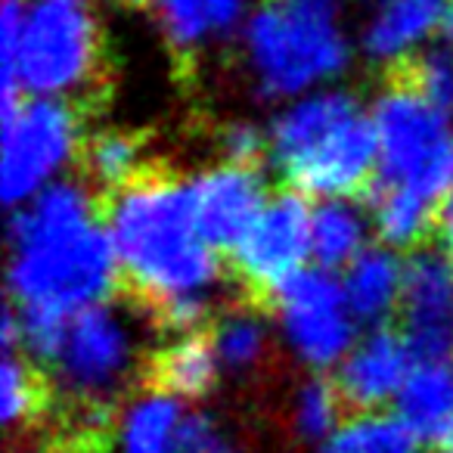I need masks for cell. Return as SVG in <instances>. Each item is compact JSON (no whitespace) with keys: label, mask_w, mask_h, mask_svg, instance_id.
Returning <instances> with one entry per match:
<instances>
[{"label":"cell","mask_w":453,"mask_h":453,"mask_svg":"<svg viewBox=\"0 0 453 453\" xmlns=\"http://www.w3.org/2000/svg\"><path fill=\"white\" fill-rule=\"evenodd\" d=\"M121 280L152 304L158 320L177 333H196L208 292L220 273L218 249L196 220L193 187L177 177L143 171L115 189L106 211Z\"/></svg>","instance_id":"1"},{"label":"cell","mask_w":453,"mask_h":453,"mask_svg":"<svg viewBox=\"0 0 453 453\" xmlns=\"http://www.w3.org/2000/svg\"><path fill=\"white\" fill-rule=\"evenodd\" d=\"M121 277L115 242L84 183L59 180L10 224V296L26 314L72 320L100 308Z\"/></svg>","instance_id":"2"},{"label":"cell","mask_w":453,"mask_h":453,"mask_svg":"<svg viewBox=\"0 0 453 453\" xmlns=\"http://www.w3.org/2000/svg\"><path fill=\"white\" fill-rule=\"evenodd\" d=\"M267 150L280 174L320 199H348L379 177L372 115L348 90H314L273 119Z\"/></svg>","instance_id":"3"},{"label":"cell","mask_w":453,"mask_h":453,"mask_svg":"<svg viewBox=\"0 0 453 453\" xmlns=\"http://www.w3.org/2000/svg\"><path fill=\"white\" fill-rule=\"evenodd\" d=\"M4 109L16 96L69 100L96 84L103 32L94 0H7L4 28Z\"/></svg>","instance_id":"4"},{"label":"cell","mask_w":453,"mask_h":453,"mask_svg":"<svg viewBox=\"0 0 453 453\" xmlns=\"http://www.w3.org/2000/svg\"><path fill=\"white\" fill-rule=\"evenodd\" d=\"M242 47L255 84L273 100L314 94L351 63L329 0H265L242 26Z\"/></svg>","instance_id":"5"},{"label":"cell","mask_w":453,"mask_h":453,"mask_svg":"<svg viewBox=\"0 0 453 453\" xmlns=\"http://www.w3.org/2000/svg\"><path fill=\"white\" fill-rule=\"evenodd\" d=\"M370 115L379 140V187L444 199L453 189L450 115L416 94L401 75L379 94Z\"/></svg>","instance_id":"6"},{"label":"cell","mask_w":453,"mask_h":453,"mask_svg":"<svg viewBox=\"0 0 453 453\" xmlns=\"http://www.w3.org/2000/svg\"><path fill=\"white\" fill-rule=\"evenodd\" d=\"M81 143V121L65 100H22L4 109V165L0 193L10 208L59 183Z\"/></svg>","instance_id":"7"},{"label":"cell","mask_w":453,"mask_h":453,"mask_svg":"<svg viewBox=\"0 0 453 453\" xmlns=\"http://www.w3.org/2000/svg\"><path fill=\"white\" fill-rule=\"evenodd\" d=\"M137 364V335L109 304L81 311L65 326L63 345L50 360L59 388L78 410L106 407Z\"/></svg>","instance_id":"8"},{"label":"cell","mask_w":453,"mask_h":453,"mask_svg":"<svg viewBox=\"0 0 453 453\" xmlns=\"http://www.w3.org/2000/svg\"><path fill=\"white\" fill-rule=\"evenodd\" d=\"M286 345L311 370L339 366L357 345V317L345 302V289L326 271H302L271 298Z\"/></svg>","instance_id":"9"},{"label":"cell","mask_w":453,"mask_h":453,"mask_svg":"<svg viewBox=\"0 0 453 453\" xmlns=\"http://www.w3.org/2000/svg\"><path fill=\"white\" fill-rule=\"evenodd\" d=\"M311 214L302 193H280L236 242L234 271L252 296L273 298L311 258Z\"/></svg>","instance_id":"10"},{"label":"cell","mask_w":453,"mask_h":453,"mask_svg":"<svg viewBox=\"0 0 453 453\" xmlns=\"http://www.w3.org/2000/svg\"><path fill=\"white\" fill-rule=\"evenodd\" d=\"M403 335L419 360H453V258L422 249L403 271Z\"/></svg>","instance_id":"11"},{"label":"cell","mask_w":453,"mask_h":453,"mask_svg":"<svg viewBox=\"0 0 453 453\" xmlns=\"http://www.w3.org/2000/svg\"><path fill=\"white\" fill-rule=\"evenodd\" d=\"M189 187H193L196 220L205 242L211 249H230V252L271 202L265 177L255 165H218L196 177Z\"/></svg>","instance_id":"12"},{"label":"cell","mask_w":453,"mask_h":453,"mask_svg":"<svg viewBox=\"0 0 453 453\" xmlns=\"http://www.w3.org/2000/svg\"><path fill=\"white\" fill-rule=\"evenodd\" d=\"M413 366V348L407 335L379 326L366 333L339 364L335 388L345 403L364 413H376L379 407L397 401Z\"/></svg>","instance_id":"13"},{"label":"cell","mask_w":453,"mask_h":453,"mask_svg":"<svg viewBox=\"0 0 453 453\" xmlns=\"http://www.w3.org/2000/svg\"><path fill=\"white\" fill-rule=\"evenodd\" d=\"M447 0H382L364 28V50L372 63L407 65L419 47L444 28Z\"/></svg>","instance_id":"14"},{"label":"cell","mask_w":453,"mask_h":453,"mask_svg":"<svg viewBox=\"0 0 453 453\" xmlns=\"http://www.w3.org/2000/svg\"><path fill=\"white\" fill-rule=\"evenodd\" d=\"M168 44L193 53L249 22V0H152Z\"/></svg>","instance_id":"15"},{"label":"cell","mask_w":453,"mask_h":453,"mask_svg":"<svg viewBox=\"0 0 453 453\" xmlns=\"http://www.w3.org/2000/svg\"><path fill=\"white\" fill-rule=\"evenodd\" d=\"M403 271L388 249H366L345 267L342 289L357 323H382L403 302Z\"/></svg>","instance_id":"16"},{"label":"cell","mask_w":453,"mask_h":453,"mask_svg":"<svg viewBox=\"0 0 453 453\" xmlns=\"http://www.w3.org/2000/svg\"><path fill=\"white\" fill-rule=\"evenodd\" d=\"M187 413L180 397L165 391H146L134 397L119 419L121 453H183Z\"/></svg>","instance_id":"17"},{"label":"cell","mask_w":453,"mask_h":453,"mask_svg":"<svg viewBox=\"0 0 453 453\" xmlns=\"http://www.w3.org/2000/svg\"><path fill=\"white\" fill-rule=\"evenodd\" d=\"M395 403L416 438L438 441L453 419V360H416Z\"/></svg>","instance_id":"18"},{"label":"cell","mask_w":453,"mask_h":453,"mask_svg":"<svg viewBox=\"0 0 453 453\" xmlns=\"http://www.w3.org/2000/svg\"><path fill=\"white\" fill-rule=\"evenodd\" d=\"M218 370L220 360L214 354L211 339L199 333H183L152 357L150 379L156 391L187 401V397L208 395L218 382Z\"/></svg>","instance_id":"19"},{"label":"cell","mask_w":453,"mask_h":453,"mask_svg":"<svg viewBox=\"0 0 453 453\" xmlns=\"http://www.w3.org/2000/svg\"><path fill=\"white\" fill-rule=\"evenodd\" d=\"M366 218L351 199H323L311 214V258L329 267H348L366 252Z\"/></svg>","instance_id":"20"},{"label":"cell","mask_w":453,"mask_h":453,"mask_svg":"<svg viewBox=\"0 0 453 453\" xmlns=\"http://www.w3.org/2000/svg\"><path fill=\"white\" fill-rule=\"evenodd\" d=\"M432 199L413 193L403 187H376V202H372V226L379 240L388 249H410L428 234L434 224Z\"/></svg>","instance_id":"21"},{"label":"cell","mask_w":453,"mask_h":453,"mask_svg":"<svg viewBox=\"0 0 453 453\" xmlns=\"http://www.w3.org/2000/svg\"><path fill=\"white\" fill-rule=\"evenodd\" d=\"M323 450L329 453H419V438L401 416L360 413L335 432Z\"/></svg>","instance_id":"22"},{"label":"cell","mask_w":453,"mask_h":453,"mask_svg":"<svg viewBox=\"0 0 453 453\" xmlns=\"http://www.w3.org/2000/svg\"><path fill=\"white\" fill-rule=\"evenodd\" d=\"M211 345L220 366L234 372H249L267 354V326L255 311H230L211 329Z\"/></svg>","instance_id":"23"},{"label":"cell","mask_w":453,"mask_h":453,"mask_svg":"<svg viewBox=\"0 0 453 453\" xmlns=\"http://www.w3.org/2000/svg\"><path fill=\"white\" fill-rule=\"evenodd\" d=\"M84 165L96 187L115 189L127 187L143 174V146L125 131H103L84 146Z\"/></svg>","instance_id":"24"},{"label":"cell","mask_w":453,"mask_h":453,"mask_svg":"<svg viewBox=\"0 0 453 453\" xmlns=\"http://www.w3.org/2000/svg\"><path fill=\"white\" fill-rule=\"evenodd\" d=\"M342 395L335 388V382L326 379H308L304 385H298V391L292 395V428L302 441H329L335 438V432L342 428Z\"/></svg>","instance_id":"25"},{"label":"cell","mask_w":453,"mask_h":453,"mask_svg":"<svg viewBox=\"0 0 453 453\" xmlns=\"http://www.w3.org/2000/svg\"><path fill=\"white\" fill-rule=\"evenodd\" d=\"M47 388L41 376L32 370V364L16 357V351H7L4 370H0V416L10 428L32 422L44 413Z\"/></svg>","instance_id":"26"},{"label":"cell","mask_w":453,"mask_h":453,"mask_svg":"<svg viewBox=\"0 0 453 453\" xmlns=\"http://www.w3.org/2000/svg\"><path fill=\"white\" fill-rule=\"evenodd\" d=\"M397 75L441 112H453V47H432L419 53L401 65Z\"/></svg>","instance_id":"27"},{"label":"cell","mask_w":453,"mask_h":453,"mask_svg":"<svg viewBox=\"0 0 453 453\" xmlns=\"http://www.w3.org/2000/svg\"><path fill=\"white\" fill-rule=\"evenodd\" d=\"M267 150V137L252 125H234L224 131V152L234 165H255Z\"/></svg>","instance_id":"28"},{"label":"cell","mask_w":453,"mask_h":453,"mask_svg":"<svg viewBox=\"0 0 453 453\" xmlns=\"http://www.w3.org/2000/svg\"><path fill=\"white\" fill-rule=\"evenodd\" d=\"M434 230H438V240L444 246V252L453 258V189L441 199L438 214H434Z\"/></svg>","instance_id":"29"},{"label":"cell","mask_w":453,"mask_h":453,"mask_svg":"<svg viewBox=\"0 0 453 453\" xmlns=\"http://www.w3.org/2000/svg\"><path fill=\"white\" fill-rule=\"evenodd\" d=\"M438 447H441V453H453V419L447 422V428L438 434Z\"/></svg>","instance_id":"30"},{"label":"cell","mask_w":453,"mask_h":453,"mask_svg":"<svg viewBox=\"0 0 453 453\" xmlns=\"http://www.w3.org/2000/svg\"><path fill=\"white\" fill-rule=\"evenodd\" d=\"M444 35H447V44L453 47V0H447V13H444Z\"/></svg>","instance_id":"31"},{"label":"cell","mask_w":453,"mask_h":453,"mask_svg":"<svg viewBox=\"0 0 453 453\" xmlns=\"http://www.w3.org/2000/svg\"><path fill=\"white\" fill-rule=\"evenodd\" d=\"M121 4H127V7H140V4H150V0H121Z\"/></svg>","instance_id":"32"},{"label":"cell","mask_w":453,"mask_h":453,"mask_svg":"<svg viewBox=\"0 0 453 453\" xmlns=\"http://www.w3.org/2000/svg\"><path fill=\"white\" fill-rule=\"evenodd\" d=\"M323 453H329V450H323Z\"/></svg>","instance_id":"33"}]
</instances>
